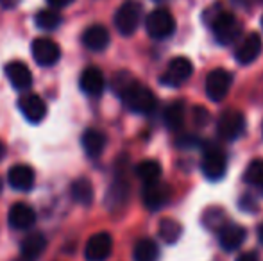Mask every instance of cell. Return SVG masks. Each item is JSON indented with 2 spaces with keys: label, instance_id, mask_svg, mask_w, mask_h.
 <instances>
[{
  "label": "cell",
  "instance_id": "cell-11",
  "mask_svg": "<svg viewBox=\"0 0 263 261\" xmlns=\"http://www.w3.org/2000/svg\"><path fill=\"white\" fill-rule=\"evenodd\" d=\"M18 109L31 124H40L47 115V104L36 93H25L18 101Z\"/></svg>",
  "mask_w": 263,
  "mask_h": 261
},
{
  "label": "cell",
  "instance_id": "cell-36",
  "mask_svg": "<svg viewBox=\"0 0 263 261\" xmlns=\"http://www.w3.org/2000/svg\"><path fill=\"white\" fill-rule=\"evenodd\" d=\"M258 238H260L261 244H263V226H260V229H258Z\"/></svg>",
  "mask_w": 263,
  "mask_h": 261
},
{
  "label": "cell",
  "instance_id": "cell-8",
  "mask_svg": "<svg viewBox=\"0 0 263 261\" xmlns=\"http://www.w3.org/2000/svg\"><path fill=\"white\" fill-rule=\"evenodd\" d=\"M31 52L40 66H54L61 57V49L50 38H36L32 42Z\"/></svg>",
  "mask_w": 263,
  "mask_h": 261
},
{
  "label": "cell",
  "instance_id": "cell-7",
  "mask_svg": "<svg viewBox=\"0 0 263 261\" xmlns=\"http://www.w3.org/2000/svg\"><path fill=\"white\" fill-rule=\"evenodd\" d=\"M231 83H233L231 73L224 68H217L206 77V93H208V97L213 102H220L229 93Z\"/></svg>",
  "mask_w": 263,
  "mask_h": 261
},
{
  "label": "cell",
  "instance_id": "cell-6",
  "mask_svg": "<svg viewBox=\"0 0 263 261\" xmlns=\"http://www.w3.org/2000/svg\"><path fill=\"white\" fill-rule=\"evenodd\" d=\"M194 73V65L190 63V59L186 57H174L172 61L166 66L165 73L161 75V83L165 86L170 88H177L181 84H184Z\"/></svg>",
  "mask_w": 263,
  "mask_h": 261
},
{
  "label": "cell",
  "instance_id": "cell-20",
  "mask_svg": "<svg viewBox=\"0 0 263 261\" xmlns=\"http://www.w3.org/2000/svg\"><path fill=\"white\" fill-rule=\"evenodd\" d=\"M45 249H47V238L43 236L42 233H31L24 238L20 251L24 258L34 261L36 258H40V256L45 252Z\"/></svg>",
  "mask_w": 263,
  "mask_h": 261
},
{
  "label": "cell",
  "instance_id": "cell-13",
  "mask_svg": "<svg viewBox=\"0 0 263 261\" xmlns=\"http://www.w3.org/2000/svg\"><path fill=\"white\" fill-rule=\"evenodd\" d=\"M263 49V42H261V36L258 32H251L243 38V42L236 47L235 50V57L240 65H249L260 56Z\"/></svg>",
  "mask_w": 263,
  "mask_h": 261
},
{
  "label": "cell",
  "instance_id": "cell-37",
  "mask_svg": "<svg viewBox=\"0 0 263 261\" xmlns=\"http://www.w3.org/2000/svg\"><path fill=\"white\" fill-rule=\"evenodd\" d=\"M0 190H2V181H0Z\"/></svg>",
  "mask_w": 263,
  "mask_h": 261
},
{
  "label": "cell",
  "instance_id": "cell-24",
  "mask_svg": "<svg viewBox=\"0 0 263 261\" xmlns=\"http://www.w3.org/2000/svg\"><path fill=\"white\" fill-rule=\"evenodd\" d=\"M163 120H165V126L170 131H181L184 124V106L181 102H174L163 113Z\"/></svg>",
  "mask_w": 263,
  "mask_h": 261
},
{
  "label": "cell",
  "instance_id": "cell-35",
  "mask_svg": "<svg viewBox=\"0 0 263 261\" xmlns=\"http://www.w3.org/2000/svg\"><path fill=\"white\" fill-rule=\"evenodd\" d=\"M4 154H6V147H4V143L0 142V159L4 157Z\"/></svg>",
  "mask_w": 263,
  "mask_h": 261
},
{
  "label": "cell",
  "instance_id": "cell-19",
  "mask_svg": "<svg viewBox=\"0 0 263 261\" xmlns=\"http://www.w3.org/2000/svg\"><path fill=\"white\" fill-rule=\"evenodd\" d=\"M218 240H220V245L224 251H236L246 240V229L242 226H238V224H226L220 229V233H218Z\"/></svg>",
  "mask_w": 263,
  "mask_h": 261
},
{
  "label": "cell",
  "instance_id": "cell-38",
  "mask_svg": "<svg viewBox=\"0 0 263 261\" xmlns=\"http://www.w3.org/2000/svg\"><path fill=\"white\" fill-rule=\"evenodd\" d=\"M260 190H261V192H263V186H261V188H260Z\"/></svg>",
  "mask_w": 263,
  "mask_h": 261
},
{
  "label": "cell",
  "instance_id": "cell-16",
  "mask_svg": "<svg viewBox=\"0 0 263 261\" xmlns=\"http://www.w3.org/2000/svg\"><path fill=\"white\" fill-rule=\"evenodd\" d=\"M6 77L16 90L27 91L32 86V73L29 66L22 61H11L6 65Z\"/></svg>",
  "mask_w": 263,
  "mask_h": 261
},
{
  "label": "cell",
  "instance_id": "cell-33",
  "mask_svg": "<svg viewBox=\"0 0 263 261\" xmlns=\"http://www.w3.org/2000/svg\"><path fill=\"white\" fill-rule=\"evenodd\" d=\"M236 261H260V259H258V254H256V252L251 251V252H243V254H240V256H238V259H236Z\"/></svg>",
  "mask_w": 263,
  "mask_h": 261
},
{
  "label": "cell",
  "instance_id": "cell-26",
  "mask_svg": "<svg viewBox=\"0 0 263 261\" xmlns=\"http://www.w3.org/2000/svg\"><path fill=\"white\" fill-rule=\"evenodd\" d=\"M158 233L159 238H161L165 244H176L177 240L181 238V233H183V227H181L179 222L172 218H163L158 226Z\"/></svg>",
  "mask_w": 263,
  "mask_h": 261
},
{
  "label": "cell",
  "instance_id": "cell-30",
  "mask_svg": "<svg viewBox=\"0 0 263 261\" xmlns=\"http://www.w3.org/2000/svg\"><path fill=\"white\" fill-rule=\"evenodd\" d=\"M195 122L199 124V126H202V124H206L208 122V111L206 109H202V108H195Z\"/></svg>",
  "mask_w": 263,
  "mask_h": 261
},
{
  "label": "cell",
  "instance_id": "cell-40",
  "mask_svg": "<svg viewBox=\"0 0 263 261\" xmlns=\"http://www.w3.org/2000/svg\"><path fill=\"white\" fill-rule=\"evenodd\" d=\"M261 2H263V0H261Z\"/></svg>",
  "mask_w": 263,
  "mask_h": 261
},
{
  "label": "cell",
  "instance_id": "cell-1",
  "mask_svg": "<svg viewBox=\"0 0 263 261\" xmlns=\"http://www.w3.org/2000/svg\"><path fill=\"white\" fill-rule=\"evenodd\" d=\"M206 22L210 24L213 36L220 45H231L238 39L240 32H242V24L235 14L224 11L220 6L211 7L206 11Z\"/></svg>",
  "mask_w": 263,
  "mask_h": 261
},
{
  "label": "cell",
  "instance_id": "cell-34",
  "mask_svg": "<svg viewBox=\"0 0 263 261\" xmlns=\"http://www.w3.org/2000/svg\"><path fill=\"white\" fill-rule=\"evenodd\" d=\"M18 4H20V0H0V6H2L4 9H13Z\"/></svg>",
  "mask_w": 263,
  "mask_h": 261
},
{
  "label": "cell",
  "instance_id": "cell-15",
  "mask_svg": "<svg viewBox=\"0 0 263 261\" xmlns=\"http://www.w3.org/2000/svg\"><path fill=\"white\" fill-rule=\"evenodd\" d=\"M7 181H9L11 188L18 190V192H29L32 190L36 181L34 170L29 165H14L7 172Z\"/></svg>",
  "mask_w": 263,
  "mask_h": 261
},
{
  "label": "cell",
  "instance_id": "cell-17",
  "mask_svg": "<svg viewBox=\"0 0 263 261\" xmlns=\"http://www.w3.org/2000/svg\"><path fill=\"white\" fill-rule=\"evenodd\" d=\"M79 86H81V90L86 95H90V97L101 95L106 86V81H104V75H102L101 68H97V66H88V68H84L83 73H81Z\"/></svg>",
  "mask_w": 263,
  "mask_h": 261
},
{
  "label": "cell",
  "instance_id": "cell-9",
  "mask_svg": "<svg viewBox=\"0 0 263 261\" xmlns=\"http://www.w3.org/2000/svg\"><path fill=\"white\" fill-rule=\"evenodd\" d=\"M202 174L210 181H218L224 177L226 168H228V157L226 152L220 149H208L204 152V159H202Z\"/></svg>",
  "mask_w": 263,
  "mask_h": 261
},
{
  "label": "cell",
  "instance_id": "cell-25",
  "mask_svg": "<svg viewBox=\"0 0 263 261\" xmlns=\"http://www.w3.org/2000/svg\"><path fill=\"white\" fill-rule=\"evenodd\" d=\"M159 249L151 238H142L135 245V261H158Z\"/></svg>",
  "mask_w": 263,
  "mask_h": 261
},
{
  "label": "cell",
  "instance_id": "cell-22",
  "mask_svg": "<svg viewBox=\"0 0 263 261\" xmlns=\"http://www.w3.org/2000/svg\"><path fill=\"white\" fill-rule=\"evenodd\" d=\"M72 197L76 202L79 204H91L93 200V185H91L90 179L86 177H79L72 183Z\"/></svg>",
  "mask_w": 263,
  "mask_h": 261
},
{
  "label": "cell",
  "instance_id": "cell-3",
  "mask_svg": "<svg viewBox=\"0 0 263 261\" xmlns=\"http://www.w3.org/2000/svg\"><path fill=\"white\" fill-rule=\"evenodd\" d=\"M142 20V6L135 0H127L118 7L115 14V27L124 36H131L138 29Z\"/></svg>",
  "mask_w": 263,
  "mask_h": 261
},
{
  "label": "cell",
  "instance_id": "cell-12",
  "mask_svg": "<svg viewBox=\"0 0 263 261\" xmlns=\"http://www.w3.org/2000/svg\"><path fill=\"white\" fill-rule=\"evenodd\" d=\"M142 198H143V204H145L147 209H151V211H158V209H161L170 198L168 185H165V183H161V181L143 185Z\"/></svg>",
  "mask_w": 263,
  "mask_h": 261
},
{
  "label": "cell",
  "instance_id": "cell-18",
  "mask_svg": "<svg viewBox=\"0 0 263 261\" xmlns=\"http://www.w3.org/2000/svg\"><path fill=\"white\" fill-rule=\"evenodd\" d=\"M83 43L88 50H93V52L106 50L107 45H109V31L101 24L91 25V27H88L86 31H84Z\"/></svg>",
  "mask_w": 263,
  "mask_h": 261
},
{
  "label": "cell",
  "instance_id": "cell-31",
  "mask_svg": "<svg viewBox=\"0 0 263 261\" xmlns=\"http://www.w3.org/2000/svg\"><path fill=\"white\" fill-rule=\"evenodd\" d=\"M73 0H47V4H49L52 9H61V7H66L70 6Z\"/></svg>",
  "mask_w": 263,
  "mask_h": 261
},
{
  "label": "cell",
  "instance_id": "cell-14",
  "mask_svg": "<svg viewBox=\"0 0 263 261\" xmlns=\"http://www.w3.org/2000/svg\"><path fill=\"white\" fill-rule=\"evenodd\" d=\"M36 224V211L25 202H16L9 209V226L18 231H27Z\"/></svg>",
  "mask_w": 263,
  "mask_h": 261
},
{
  "label": "cell",
  "instance_id": "cell-39",
  "mask_svg": "<svg viewBox=\"0 0 263 261\" xmlns=\"http://www.w3.org/2000/svg\"><path fill=\"white\" fill-rule=\"evenodd\" d=\"M261 27H263V20H261Z\"/></svg>",
  "mask_w": 263,
  "mask_h": 261
},
{
  "label": "cell",
  "instance_id": "cell-28",
  "mask_svg": "<svg viewBox=\"0 0 263 261\" xmlns=\"http://www.w3.org/2000/svg\"><path fill=\"white\" fill-rule=\"evenodd\" d=\"M246 181L253 186L261 188L263 186V159H256L247 167L246 170Z\"/></svg>",
  "mask_w": 263,
  "mask_h": 261
},
{
  "label": "cell",
  "instance_id": "cell-5",
  "mask_svg": "<svg viewBox=\"0 0 263 261\" xmlns=\"http://www.w3.org/2000/svg\"><path fill=\"white\" fill-rule=\"evenodd\" d=\"M218 136L226 142H235L246 131V118L240 111L236 109H226L220 116H218L217 124Z\"/></svg>",
  "mask_w": 263,
  "mask_h": 261
},
{
  "label": "cell",
  "instance_id": "cell-10",
  "mask_svg": "<svg viewBox=\"0 0 263 261\" xmlns=\"http://www.w3.org/2000/svg\"><path fill=\"white\" fill-rule=\"evenodd\" d=\"M113 251V238L107 233H97L88 240L84 247V258L86 261H106Z\"/></svg>",
  "mask_w": 263,
  "mask_h": 261
},
{
  "label": "cell",
  "instance_id": "cell-27",
  "mask_svg": "<svg viewBox=\"0 0 263 261\" xmlns=\"http://www.w3.org/2000/svg\"><path fill=\"white\" fill-rule=\"evenodd\" d=\"M36 25L43 31H55V29L61 25V14L58 13V9H42L34 18Z\"/></svg>",
  "mask_w": 263,
  "mask_h": 261
},
{
  "label": "cell",
  "instance_id": "cell-29",
  "mask_svg": "<svg viewBox=\"0 0 263 261\" xmlns=\"http://www.w3.org/2000/svg\"><path fill=\"white\" fill-rule=\"evenodd\" d=\"M127 193H129V188H127V183L122 181V179H117L113 183L109 190V200L111 204H124L125 198H127Z\"/></svg>",
  "mask_w": 263,
  "mask_h": 261
},
{
  "label": "cell",
  "instance_id": "cell-4",
  "mask_svg": "<svg viewBox=\"0 0 263 261\" xmlns=\"http://www.w3.org/2000/svg\"><path fill=\"white\" fill-rule=\"evenodd\" d=\"M145 29L151 38L165 39V38H168V36H172V32L176 31V20H174L170 11L154 9L153 13H149V16H147Z\"/></svg>",
  "mask_w": 263,
  "mask_h": 261
},
{
  "label": "cell",
  "instance_id": "cell-32",
  "mask_svg": "<svg viewBox=\"0 0 263 261\" xmlns=\"http://www.w3.org/2000/svg\"><path fill=\"white\" fill-rule=\"evenodd\" d=\"M194 143H197V139L194 136H184V138L177 139V145L179 147H195Z\"/></svg>",
  "mask_w": 263,
  "mask_h": 261
},
{
  "label": "cell",
  "instance_id": "cell-2",
  "mask_svg": "<svg viewBox=\"0 0 263 261\" xmlns=\"http://www.w3.org/2000/svg\"><path fill=\"white\" fill-rule=\"evenodd\" d=\"M118 97L124 101L125 108L131 109L133 113H138V115H149L156 109L158 104L156 95L135 79L118 93Z\"/></svg>",
  "mask_w": 263,
  "mask_h": 261
},
{
  "label": "cell",
  "instance_id": "cell-21",
  "mask_svg": "<svg viewBox=\"0 0 263 261\" xmlns=\"http://www.w3.org/2000/svg\"><path fill=\"white\" fill-rule=\"evenodd\" d=\"M83 149L86 152V156L90 157H99L106 149V134L97 129H88L81 138Z\"/></svg>",
  "mask_w": 263,
  "mask_h": 261
},
{
  "label": "cell",
  "instance_id": "cell-23",
  "mask_svg": "<svg viewBox=\"0 0 263 261\" xmlns=\"http://www.w3.org/2000/svg\"><path fill=\"white\" fill-rule=\"evenodd\" d=\"M136 175L143 185H149V183H156L161 177V165L158 161L145 159L140 165H136Z\"/></svg>",
  "mask_w": 263,
  "mask_h": 261
}]
</instances>
